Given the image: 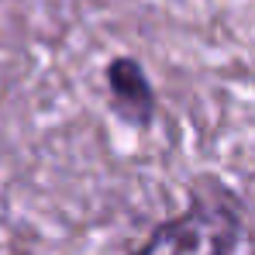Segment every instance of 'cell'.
Instances as JSON below:
<instances>
[{
	"label": "cell",
	"mask_w": 255,
	"mask_h": 255,
	"mask_svg": "<svg viewBox=\"0 0 255 255\" xmlns=\"http://www.w3.org/2000/svg\"><path fill=\"white\" fill-rule=\"evenodd\" d=\"M134 255H255L252 231L224 204H193L155 228Z\"/></svg>",
	"instance_id": "obj_1"
},
{
	"label": "cell",
	"mask_w": 255,
	"mask_h": 255,
	"mask_svg": "<svg viewBox=\"0 0 255 255\" xmlns=\"http://www.w3.org/2000/svg\"><path fill=\"white\" fill-rule=\"evenodd\" d=\"M107 83H111V97L118 104V111L125 114L128 121H138L145 125L155 111V93L148 86L145 69L134 62V59H114L107 66Z\"/></svg>",
	"instance_id": "obj_2"
}]
</instances>
